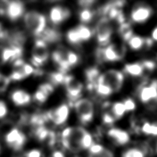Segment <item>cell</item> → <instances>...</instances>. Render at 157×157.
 Wrapping results in <instances>:
<instances>
[{
  "instance_id": "6da1fadb",
  "label": "cell",
  "mask_w": 157,
  "mask_h": 157,
  "mask_svg": "<svg viewBox=\"0 0 157 157\" xmlns=\"http://www.w3.org/2000/svg\"><path fill=\"white\" fill-rule=\"evenodd\" d=\"M86 129L82 127H68L61 132V144L66 149L75 152L81 149L80 144Z\"/></svg>"
},
{
  "instance_id": "7a4b0ae2",
  "label": "cell",
  "mask_w": 157,
  "mask_h": 157,
  "mask_svg": "<svg viewBox=\"0 0 157 157\" xmlns=\"http://www.w3.org/2000/svg\"><path fill=\"white\" fill-rule=\"evenodd\" d=\"M26 29L35 36H39L46 29V18L43 14L36 10H30L24 15Z\"/></svg>"
},
{
  "instance_id": "3957f363",
  "label": "cell",
  "mask_w": 157,
  "mask_h": 157,
  "mask_svg": "<svg viewBox=\"0 0 157 157\" xmlns=\"http://www.w3.org/2000/svg\"><path fill=\"white\" fill-rule=\"evenodd\" d=\"M75 108L80 121L83 124L90 123L94 117V105L88 99H78L75 103Z\"/></svg>"
},
{
  "instance_id": "277c9868",
  "label": "cell",
  "mask_w": 157,
  "mask_h": 157,
  "mask_svg": "<svg viewBox=\"0 0 157 157\" xmlns=\"http://www.w3.org/2000/svg\"><path fill=\"white\" fill-rule=\"evenodd\" d=\"M49 55L47 44L41 39H36L32 49L31 61L33 66L39 68L43 66L48 59Z\"/></svg>"
},
{
  "instance_id": "5b68a950",
  "label": "cell",
  "mask_w": 157,
  "mask_h": 157,
  "mask_svg": "<svg viewBox=\"0 0 157 157\" xmlns=\"http://www.w3.org/2000/svg\"><path fill=\"white\" fill-rule=\"evenodd\" d=\"M139 99L150 110H155L157 108V79L153 80L149 85L141 88Z\"/></svg>"
},
{
  "instance_id": "8992f818",
  "label": "cell",
  "mask_w": 157,
  "mask_h": 157,
  "mask_svg": "<svg viewBox=\"0 0 157 157\" xmlns=\"http://www.w3.org/2000/svg\"><path fill=\"white\" fill-rule=\"evenodd\" d=\"M113 33V28L109 19L104 17L98 21L95 29V35L98 44L101 46H108Z\"/></svg>"
},
{
  "instance_id": "52a82bcc",
  "label": "cell",
  "mask_w": 157,
  "mask_h": 157,
  "mask_svg": "<svg viewBox=\"0 0 157 157\" xmlns=\"http://www.w3.org/2000/svg\"><path fill=\"white\" fill-rule=\"evenodd\" d=\"M98 80L107 84L114 92L120 90L122 88L124 76L121 72L112 69L101 74Z\"/></svg>"
},
{
  "instance_id": "ba28073f",
  "label": "cell",
  "mask_w": 157,
  "mask_h": 157,
  "mask_svg": "<svg viewBox=\"0 0 157 157\" xmlns=\"http://www.w3.org/2000/svg\"><path fill=\"white\" fill-rule=\"evenodd\" d=\"M123 55V51H121L115 44L108 45L105 48L98 49L97 51V57L99 60L105 62L119 61L122 59Z\"/></svg>"
},
{
  "instance_id": "9c48e42d",
  "label": "cell",
  "mask_w": 157,
  "mask_h": 157,
  "mask_svg": "<svg viewBox=\"0 0 157 157\" xmlns=\"http://www.w3.org/2000/svg\"><path fill=\"white\" fill-rule=\"evenodd\" d=\"M5 141L10 148L15 151L22 149L26 142V136L18 128H14L4 136Z\"/></svg>"
},
{
  "instance_id": "30bf717a",
  "label": "cell",
  "mask_w": 157,
  "mask_h": 157,
  "mask_svg": "<svg viewBox=\"0 0 157 157\" xmlns=\"http://www.w3.org/2000/svg\"><path fill=\"white\" fill-rule=\"evenodd\" d=\"M64 85L70 100L77 101L83 91V85L80 81L77 79L72 75H66Z\"/></svg>"
},
{
  "instance_id": "8fae6325",
  "label": "cell",
  "mask_w": 157,
  "mask_h": 157,
  "mask_svg": "<svg viewBox=\"0 0 157 157\" xmlns=\"http://www.w3.org/2000/svg\"><path fill=\"white\" fill-rule=\"evenodd\" d=\"M48 119L57 125L63 124L68 120L70 115V109L68 105L62 104L58 106L55 110L46 113Z\"/></svg>"
},
{
  "instance_id": "7c38bea8",
  "label": "cell",
  "mask_w": 157,
  "mask_h": 157,
  "mask_svg": "<svg viewBox=\"0 0 157 157\" xmlns=\"http://www.w3.org/2000/svg\"><path fill=\"white\" fill-rule=\"evenodd\" d=\"M25 6L23 3L19 1L8 2L5 8L4 15L12 21H16L24 15Z\"/></svg>"
},
{
  "instance_id": "4fadbf2b",
  "label": "cell",
  "mask_w": 157,
  "mask_h": 157,
  "mask_svg": "<svg viewBox=\"0 0 157 157\" xmlns=\"http://www.w3.org/2000/svg\"><path fill=\"white\" fill-rule=\"evenodd\" d=\"M71 13L68 8L61 6H55L50 10L49 18L53 24H60L71 17Z\"/></svg>"
},
{
  "instance_id": "5bb4252c",
  "label": "cell",
  "mask_w": 157,
  "mask_h": 157,
  "mask_svg": "<svg viewBox=\"0 0 157 157\" xmlns=\"http://www.w3.org/2000/svg\"><path fill=\"white\" fill-rule=\"evenodd\" d=\"M152 14V9L148 6H139L132 10L131 19L134 23H145L150 18Z\"/></svg>"
},
{
  "instance_id": "9a60e30c",
  "label": "cell",
  "mask_w": 157,
  "mask_h": 157,
  "mask_svg": "<svg viewBox=\"0 0 157 157\" xmlns=\"http://www.w3.org/2000/svg\"><path fill=\"white\" fill-rule=\"evenodd\" d=\"M67 51L68 50L66 49L65 48L61 47L55 50L52 53V59L53 62L58 66L59 71L63 72V73H66L71 68L68 61H67Z\"/></svg>"
},
{
  "instance_id": "2e32d148",
  "label": "cell",
  "mask_w": 157,
  "mask_h": 157,
  "mask_svg": "<svg viewBox=\"0 0 157 157\" xmlns=\"http://www.w3.org/2000/svg\"><path fill=\"white\" fill-rule=\"evenodd\" d=\"M108 135L119 145H124L128 144L130 140V134L127 132L120 128H113L108 132Z\"/></svg>"
},
{
  "instance_id": "e0dca14e",
  "label": "cell",
  "mask_w": 157,
  "mask_h": 157,
  "mask_svg": "<svg viewBox=\"0 0 157 157\" xmlns=\"http://www.w3.org/2000/svg\"><path fill=\"white\" fill-rule=\"evenodd\" d=\"M10 100L17 106H24L31 101V96L24 90H15L10 94Z\"/></svg>"
},
{
  "instance_id": "ac0fdd59",
  "label": "cell",
  "mask_w": 157,
  "mask_h": 157,
  "mask_svg": "<svg viewBox=\"0 0 157 157\" xmlns=\"http://www.w3.org/2000/svg\"><path fill=\"white\" fill-rule=\"evenodd\" d=\"M39 37V39L43 40L46 44H55L61 40V34L59 31H58L55 29L46 28Z\"/></svg>"
},
{
  "instance_id": "d6986e66",
  "label": "cell",
  "mask_w": 157,
  "mask_h": 157,
  "mask_svg": "<svg viewBox=\"0 0 157 157\" xmlns=\"http://www.w3.org/2000/svg\"><path fill=\"white\" fill-rule=\"evenodd\" d=\"M85 75L88 89L89 90H94V87L97 82L98 78L101 75L99 70L96 67L89 68L86 71Z\"/></svg>"
},
{
  "instance_id": "ffe728a7",
  "label": "cell",
  "mask_w": 157,
  "mask_h": 157,
  "mask_svg": "<svg viewBox=\"0 0 157 157\" xmlns=\"http://www.w3.org/2000/svg\"><path fill=\"white\" fill-rule=\"evenodd\" d=\"M124 70L128 75L132 77L141 76L144 72V69L143 68L141 63L137 62L126 64Z\"/></svg>"
},
{
  "instance_id": "44dd1931",
  "label": "cell",
  "mask_w": 157,
  "mask_h": 157,
  "mask_svg": "<svg viewBox=\"0 0 157 157\" xmlns=\"http://www.w3.org/2000/svg\"><path fill=\"white\" fill-rule=\"evenodd\" d=\"M75 29L81 42L90 40L93 35V31L92 29L85 25H79L75 28Z\"/></svg>"
},
{
  "instance_id": "7402d4cb",
  "label": "cell",
  "mask_w": 157,
  "mask_h": 157,
  "mask_svg": "<svg viewBox=\"0 0 157 157\" xmlns=\"http://www.w3.org/2000/svg\"><path fill=\"white\" fill-rule=\"evenodd\" d=\"M94 90L101 97H108L113 93V90L109 87L107 84L98 80L95 85Z\"/></svg>"
},
{
  "instance_id": "603a6c76",
  "label": "cell",
  "mask_w": 157,
  "mask_h": 157,
  "mask_svg": "<svg viewBox=\"0 0 157 157\" xmlns=\"http://www.w3.org/2000/svg\"><path fill=\"white\" fill-rule=\"evenodd\" d=\"M119 33L121 38L125 41H128L129 39L134 35L133 30L132 29L131 26L126 22L120 25L119 28Z\"/></svg>"
},
{
  "instance_id": "cb8c5ba5",
  "label": "cell",
  "mask_w": 157,
  "mask_h": 157,
  "mask_svg": "<svg viewBox=\"0 0 157 157\" xmlns=\"http://www.w3.org/2000/svg\"><path fill=\"white\" fill-rule=\"evenodd\" d=\"M128 45L132 50H139L145 46L144 38L139 35H133L128 41Z\"/></svg>"
},
{
  "instance_id": "d4e9b609",
  "label": "cell",
  "mask_w": 157,
  "mask_h": 157,
  "mask_svg": "<svg viewBox=\"0 0 157 157\" xmlns=\"http://www.w3.org/2000/svg\"><path fill=\"white\" fill-rule=\"evenodd\" d=\"M111 111L112 114H113L116 119H119L122 118L125 115V114L127 113L123 102L119 101L113 103V106H112Z\"/></svg>"
},
{
  "instance_id": "484cf974",
  "label": "cell",
  "mask_w": 157,
  "mask_h": 157,
  "mask_svg": "<svg viewBox=\"0 0 157 157\" xmlns=\"http://www.w3.org/2000/svg\"><path fill=\"white\" fill-rule=\"evenodd\" d=\"M66 73L62 72H53L49 75V78L50 80V83L53 86H58L61 84H64L66 77Z\"/></svg>"
},
{
  "instance_id": "4316f807",
  "label": "cell",
  "mask_w": 157,
  "mask_h": 157,
  "mask_svg": "<svg viewBox=\"0 0 157 157\" xmlns=\"http://www.w3.org/2000/svg\"><path fill=\"white\" fill-rule=\"evenodd\" d=\"M94 12L89 8H83L78 13L79 20L83 24H87L90 22L94 17Z\"/></svg>"
},
{
  "instance_id": "83f0119b",
  "label": "cell",
  "mask_w": 157,
  "mask_h": 157,
  "mask_svg": "<svg viewBox=\"0 0 157 157\" xmlns=\"http://www.w3.org/2000/svg\"><path fill=\"white\" fill-rule=\"evenodd\" d=\"M141 131L143 133L147 134V135L156 136H157V124L145 122L141 126Z\"/></svg>"
},
{
  "instance_id": "f1b7e54d",
  "label": "cell",
  "mask_w": 157,
  "mask_h": 157,
  "mask_svg": "<svg viewBox=\"0 0 157 157\" xmlns=\"http://www.w3.org/2000/svg\"><path fill=\"white\" fill-rule=\"evenodd\" d=\"M94 144L93 142V137H92V134L86 130V132L84 134L82 139H81L80 147L81 149L83 150H89L92 145Z\"/></svg>"
},
{
  "instance_id": "f546056e",
  "label": "cell",
  "mask_w": 157,
  "mask_h": 157,
  "mask_svg": "<svg viewBox=\"0 0 157 157\" xmlns=\"http://www.w3.org/2000/svg\"><path fill=\"white\" fill-rule=\"evenodd\" d=\"M14 128H15V123L12 120L4 121L0 123V134L5 136Z\"/></svg>"
},
{
  "instance_id": "4dcf8cb0",
  "label": "cell",
  "mask_w": 157,
  "mask_h": 157,
  "mask_svg": "<svg viewBox=\"0 0 157 157\" xmlns=\"http://www.w3.org/2000/svg\"><path fill=\"white\" fill-rule=\"evenodd\" d=\"M66 38L69 43L72 45H78L81 43L75 28L68 30L66 34Z\"/></svg>"
},
{
  "instance_id": "1f68e13d",
  "label": "cell",
  "mask_w": 157,
  "mask_h": 157,
  "mask_svg": "<svg viewBox=\"0 0 157 157\" xmlns=\"http://www.w3.org/2000/svg\"><path fill=\"white\" fill-rule=\"evenodd\" d=\"M14 69H17L21 72V75H23L24 78H26L30 76L33 74H35V69L34 68L32 65H30L29 63H24L23 65L21 67H19L18 68H14Z\"/></svg>"
},
{
  "instance_id": "d6a6232c",
  "label": "cell",
  "mask_w": 157,
  "mask_h": 157,
  "mask_svg": "<svg viewBox=\"0 0 157 157\" xmlns=\"http://www.w3.org/2000/svg\"><path fill=\"white\" fill-rule=\"evenodd\" d=\"M49 95L47 94L46 92L42 90L39 88H37V90L35 92L34 95H33V99L38 103H44L48 99Z\"/></svg>"
},
{
  "instance_id": "836d02e7",
  "label": "cell",
  "mask_w": 157,
  "mask_h": 157,
  "mask_svg": "<svg viewBox=\"0 0 157 157\" xmlns=\"http://www.w3.org/2000/svg\"><path fill=\"white\" fill-rule=\"evenodd\" d=\"M122 157H145V154L139 148H130L123 153Z\"/></svg>"
},
{
  "instance_id": "e575fe53",
  "label": "cell",
  "mask_w": 157,
  "mask_h": 157,
  "mask_svg": "<svg viewBox=\"0 0 157 157\" xmlns=\"http://www.w3.org/2000/svg\"><path fill=\"white\" fill-rule=\"evenodd\" d=\"M66 58L70 68L76 66L77 63L78 62V57L77 54H76V53L73 51H71V50H68V51H67Z\"/></svg>"
},
{
  "instance_id": "d590c367",
  "label": "cell",
  "mask_w": 157,
  "mask_h": 157,
  "mask_svg": "<svg viewBox=\"0 0 157 157\" xmlns=\"http://www.w3.org/2000/svg\"><path fill=\"white\" fill-rule=\"evenodd\" d=\"M10 79L9 77L2 75L0 77V93L4 92L10 85Z\"/></svg>"
},
{
  "instance_id": "8d00e7d4",
  "label": "cell",
  "mask_w": 157,
  "mask_h": 157,
  "mask_svg": "<svg viewBox=\"0 0 157 157\" xmlns=\"http://www.w3.org/2000/svg\"><path fill=\"white\" fill-rule=\"evenodd\" d=\"M89 157H114L113 152L107 148H103L100 152L90 155Z\"/></svg>"
},
{
  "instance_id": "74e56055",
  "label": "cell",
  "mask_w": 157,
  "mask_h": 157,
  "mask_svg": "<svg viewBox=\"0 0 157 157\" xmlns=\"http://www.w3.org/2000/svg\"><path fill=\"white\" fill-rule=\"evenodd\" d=\"M126 112H132L136 109V103L132 99H126L123 101Z\"/></svg>"
},
{
  "instance_id": "f35d334b",
  "label": "cell",
  "mask_w": 157,
  "mask_h": 157,
  "mask_svg": "<svg viewBox=\"0 0 157 157\" xmlns=\"http://www.w3.org/2000/svg\"><path fill=\"white\" fill-rule=\"evenodd\" d=\"M144 71L146 70L150 72L153 71L156 68V63L152 60H144L141 63Z\"/></svg>"
},
{
  "instance_id": "ab89813d",
  "label": "cell",
  "mask_w": 157,
  "mask_h": 157,
  "mask_svg": "<svg viewBox=\"0 0 157 157\" xmlns=\"http://www.w3.org/2000/svg\"><path fill=\"white\" fill-rule=\"evenodd\" d=\"M103 121L106 125H112L115 121L116 119L110 113H105L103 114L102 117Z\"/></svg>"
},
{
  "instance_id": "60d3db41",
  "label": "cell",
  "mask_w": 157,
  "mask_h": 157,
  "mask_svg": "<svg viewBox=\"0 0 157 157\" xmlns=\"http://www.w3.org/2000/svg\"><path fill=\"white\" fill-rule=\"evenodd\" d=\"M8 113V108L6 103L0 100V119H4Z\"/></svg>"
},
{
  "instance_id": "b9f144b4",
  "label": "cell",
  "mask_w": 157,
  "mask_h": 157,
  "mask_svg": "<svg viewBox=\"0 0 157 157\" xmlns=\"http://www.w3.org/2000/svg\"><path fill=\"white\" fill-rule=\"evenodd\" d=\"M41 152L37 149H33L26 152L25 156L26 157H41Z\"/></svg>"
},
{
  "instance_id": "7bdbcfd3",
  "label": "cell",
  "mask_w": 157,
  "mask_h": 157,
  "mask_svg": "<svg viewBox=\"0 0 157 157\" xmlns=\"http://www.w3.org/2000/svg\"><path fill=\"white\" fill-rule=\"evenodd\" d=\"M96 2L93 0H82V1L78 2V4L80 6L83 7V8H89V7L92 6Z\"/></svg>"
},
{
  "instance_id": "ee69618b",
  "label": "cell",
  "mask_w": 157,
  "mask_h": 157,
  "mask_svg": "<svg viewBox=\"0 0 157 157\" xmlns=\"http://www.w3.org/2000/svg\"><path fill=\"white\" fill-rule=\"evenodd\" d=\"M145 46H146L147 48H150L153 45V40L151 38H144Z\"/></svg>"
},
{
  "instance_id": "f6af8a7d",
  "label": "cell",
  "mask_w": 157,
  "mask_h": 157,
  "mask_svg": "<svg viewBox=\"0 0 157 157\" xmlns=\"http://www.w3.org/2000/svg\"><path fill=\"white\" fill-rule=\"evenodd\" d=\"M51 157H65V155L61 152V151H55L52 154Z\"/></svg>"
},
{
  "instance_id": "bcb514c9",
  "label": "cell",
  "mask_w": 157,
  "mask_h": 157,
  "mask_svg": "<svg viewBox=\"0 0 157 157\" xmlns=\"http://www.w3.org/2000/svg\"><path fill=\"white\" fill-rule=\"evenodd\" d=\"M152 39L153 41H157V27H156L152 32Z\"/></svg>"
},
{
  "instance_id": "7dc6e473",
  "label": "cell",
  "mask_w": 157,
  "mask_h": 157,
  "mask_svg": "<svg viewBox=\"0 0 157 157\" xmlns=\"http://www.w3.org/2000/svg\"><path fill=\"white\" fill-rule=\"evenodd\" d=\"M1 75H2V74H1V73H0V77H1Z\"/></svg>"
},
{
  "instance_id": "c3c4849f",
  "label": "cell",
  "mask_w": 157,
  "mask_h": 157,
  "mask_svg": "<svg viewBox=\"0 0 157 157\" xmlns=\"http://www.w3.org/2000/svg\"><path fill=\"white\" fill-rule=\"evenodd\" d=\"M156 149H157V145H156Z\"/></svg>"
}]
</instances>
